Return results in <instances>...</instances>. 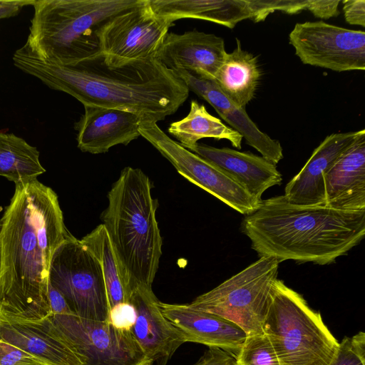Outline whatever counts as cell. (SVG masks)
Returning a JSON list of instances; mask_svg holds the SVG:
<instances>
[{
  "instance_id": "obj_1",
  "label": "cell",
  "mask_w": 365,
  "mask_h": 365,
  "mask_svg": "<svg viewBox=\"0 0 365 365\" xmlns=\"http://www.w3.org/2000/svg\"><path fill=\"white\" fill-rule=\"evenodd\" d=\"M1 222L0 313L44 319L51 260L69 232L58 195L37 179L16 183Z\"/></svg>"
},
{
  "instance_id": "obj_2",
  "label": "cell",
  "mask_w": 365,
  "mask_h": 365,
  "mask_svg": "<svg viewBox=\"0 0 365 365\" xmlns=\"http://www.w3.org/2000/svg\"><path fill=\"white\" fill-rule=\"evenodd\" d=\"M13 62L21 71L83 106L130 110L155 122L174 114L189 95L184 81L155 57L111 64L99 52L61 65L43 61L23 46L14 53Z\"/></svg>"
},
{
  "instance_id": "obj_3",
  "label": "cell",
  "mask_w": 365,
  "mask_h": 365,
  "mask_svg": "<svg viewBox=\"0 0 365 365\" xmlns=\"http://www.w3.org/2000/svg\"><path fill=\"white\" fill-rule=\"evenodd\" d=\"M241 229L259 257L324 265L364 239L365 210L299 206L279 195L262 200Z\"/></svg>"
},
{
  "instance_id": "obj_4",
  "label": "cell",
  "mask_w": 365,
  "mask_h": 365,
  "mask_svg": "<svg viewBox=\"0 0 365 365\" xmlns=\"http://www.w3.org/2000/svg\"><path fill=\"white\" fill-rule=\"evenodd\" d=\"M102 220L128 297L137 287H152L162 255L157 200L148 177L126 167L108 194Z\"/></svg>"
},
{
  "instance_id": "obj_5",
  "label": "cell",
  "mask_w": 365,
  "mask_h": 365,
  "mask_svg": "<svg viewBox=\"0 0 365 365\" xmlns=\"http://www.w3.org/2000/svg\"><path fill=\"white\" fill-rule=\"evenodd\" d=\"M140 0H34L24 46L38 58L61 65L100 52L97 31Z\"/></svg>"
},
{
  "instance_id": "obj_6",
  "label": "cell",
  "mask_w": 365,
  "mask_h": 365,
  "mask_svg": "<svg viewBox=\"0 0 365 365\" xmlns=\"http://www.w3.org/2000/svg\"><path fill=\"white\" fill-rule=\"evenodd\" d=\"M263 332L280 365H330L339 344L320 312L278 279L272 289Z\"/></svg>"
},
{
  "instance_id": "obj_7",
  "label": "cell",
  "mask_w": 365,
  "mask_h": 365,
  "mask_svg": "<svg viewBox=\"0 0 365 365\" xmlns=\"http://www.w3.org/2000/svg\"><path fill=\"white\" fill-rule=\"evenodd\" d=\"M279 262L272 257L259 259L187 305L239 326L247 335L263 334V323L277 279Z\"/></svg>"
},
{
  "instance_id": "obj_8",
  "label": "cell",
  "mask_w": 365,
  "mask_h": 365,
  "mask_svg": "<svg viewBox=\"0 0 365 365\" xmlns=\"http://www.w3.org/2000/svg\"><path fill=\"white\" fill-rule=\"evenodd\" d=\"M48 282L63 296L73 314L91 320H108L109 305L101 263L70 232L53 256Z\"/></svg>"
},
{
  "instance_id": "obj_9",
  "label": "cell",
  "mask_w": 365,
  "mask_h": 365,
  "mask_svg": "<svg viewBox=\"0 0 365 365\" xmlns=\"http://www.w3.org/2000/svg\"><path fill=\"white\" fill-rule=\"evenodd\" d=\"M49 320L81 365H151L130 330L108 320L51 314Z\"/></svg>"
},
{
  "instance_id": "obj_10",
  "label": "cell",
  "mask_w": 365,
  "mask_h": 365,
  "mask_svg": "<svg viewBox=\"0 0 365 365\" xmlns=\"http://www.w3.org/2000/svg\"><path fill=\"white\" fill-rule=\"evenodd\" d=\"M139 131L181 175L240 213L250 215L260 205L262 201L253 197L222 170L168 137L157 122L143 120Z\"/></svg>"
},
{
  "instance_id": "obj_11",
  "label": "cell",
  "mask_w": 365,
  "mask_h": 365,
  "mask_svg": "<svg viewBox=\"0 0 365 365\" xmlns=\"http://www.w3.org/2000/svg\"><path fill=\"white\" fill-rule=\"evenodd\" d=\"M171 26L153 14L148 0H140L100 26V52L111 64L155 58Z\"/></svg>"
},
{
  "instance_id": "obj_12",
  "label": "cell",
  "mask_w": 365,
  "mask_h": 365,
  "mask_svg": "<svg viewBox=\"0 0 365 365\" xmlns=\"http://www.w3.org/2000/svg\"><path fill=\"white\" fill-rule=\"evenodd\" d=\"M289 40L304 64L337 72L365 69L364 31L306 21L294 25Z\"/></svg>"
},
{
  "instance_id": "obj_13",
  "label": "cell",
  "mask_w": 365,
  "mask_h": 365,
  "mask_svg": "<svg viewBox=\"0 0 365 365\" xmlns=\"http://www.w3.org/2000/svg\"><path fill=\"white\" fill-rule=\"evenodd\" d=\"M134 308L130 331L151 365H166L177 349L187 342L184 334L163 314L152 287L140 285L131 292Z\"/></svg>"
},
{
  "instance_id": "obj_14",
  "label": "cell",
  "mask_w": 365,
  "mask_h": 365,
  "mask_svg": "<svg viewBox=\"0 0 365 365\" xmlns=\"http://www.w3.org/2000/svg\"><path fill=\"white\" fill-rule=\"evenodd\" d=\"M227 53L222 38L194 29L168 33L155 58L174 71H185L215 80Z\"/></svg>"
},
{
  "instance_id": "obj_15",
  "label": "cell",
  "mask_w": 365,
  "mask_h": 365,
  "mask_svg": "<svg viewBox=\"0 0 365 365\" xmlns=\"http://www.w3.org/2000/svg\"><path fill=\"white\" fill-rule=\"evenodd\" d=\"M364 133L365 130L362 129L327 135L299 173L287 184L284 195L286 200L299 206H324V175Z\"/></svg>"
},
{
  "instance_id": "obj_16",
  "label": "cell",
  "mask_w": 365,
  "mask_h": 365,
  "mask_svg": "<svg viewBox=\"0 0 365 365\" xmlns=\"http://www.w3.org/2000/svg\"><path fill=\"white\" fill-rule=\"evenodd\" d=\"M83 106L84 113L74 124L78 148L82 152L104 153L140 136L139 128L145 119L142 115L118 108Z\"/></svg>"
},
{
  "instance_id": "obj_17",
  "label": "cell",
  "mask_w": 365,
  "mask_h": 365,
  "mask_svg": "<svg viewBox=\"0 0 365 365\" xmlns=\"http://www.w3.org/2000/svg\"><path fill=\"white\" fill-rule=\"evenodd\" d=\"M175 72L184 81L189 91H192L209 103L218 115L264 158L274 165L283 158L279 141L261 131L249 117L245 108L239 106L225 95L214 80L185 71Z\"/></svg>"
},
{
  "instance_id": "obj_18",
  "label": "cell",
  "mask_w": 365,
  "mask_h": 365,
  "mask_svg": "<svg viewBox=\"0 0 365 365\" xmlns=\"http://www.w3.org/2000/svg\"><path fill=\"white\" fill-rule=\"evenodd\" d=\"M0 339L33 355L46 365H81L48 317L24 319L0 313Z\"/></svg>"
},
{
  "instance_id": "obj_19",
  "label": "cell",
  "mask_w": 365,
  "mask_h": 365,
  "mask_svg": "<svg viewBox=\"0 0 365 365\" xmlns=\"http://www.w3.org/2000/svg\"><path fill=\"white\" fill-rule=\"evenodd\" d=\"M163 315L184 334L187 342L217 347L237 355L246 333L235 323L187 304L160 302Z\"/></svg>"
},
{
  "instance_id": "obj_20",
  "label": "cell",
  "mask_w": 365,
  "mask_h": 365,
  "mask_svg": "<svg viewBox=\"0 0 365 365\" xmlns=\"http://www.w3.org/2000/svg\"><path fill=\"white\" fill-rule=\"evenodd\" d=\"M191 152L222 170L259 201L267 189L282 184L276 165L262 156L205 144H197Z\"/></svg>"
},
{
  "instance_id": "obj_21",
  "label": "cell",
  "mask_w": 365,
  "mask_h": 365,
  "mask_svg": "<svg viewBox=\"0 0 365 365\" xmlns=\"http://www.w3.org/2000/svg\"><path fill=\"white\" fill-rule=\"evenodd\" d=\"M324 206L365 210V133L346 150L324 177Z\"/></svg>"
},
{
  "instance_id": "obj_22",
  "label": "cell",
  "mask_w": 365,
  "mask_h": 365,
  "mask_svg": "<svg viewBox=\"0 0 365 365\" xmlns=\"http://www.w3.org/2000/svg\"><path fill=\"white\" fill-rule=\"evenodd\" d=\"M153 14L172 24L182 19L209 21L230 29L252 19L249 0H148Z\"/></svg>"
},
{
  "instance_id": "obj_23",
  "label": "cell",
  "mask_w": 365,
  "mask_h": 365,
  "mask_svg": "<svg viewBox=\"0 0 365 365\" xmlns=\"http://www.w3.org/2000/svg\"><path fill=\"white\" fill-rule=\"evenodd\" d=\"M236 43L235 48L227 53L214 81L225 95L245 108L255 96L261 72L257 58L242 49L238 38Z\"/></svg>"
},
{
  "instance_id": "obj_24",
  "label": "cell",
  "mask_w": 365,
  "mask_h": 365,
  "mask_svg": "<svg viewBox=\"0 0 365 365\" xmlns=\"http://www.w3.org/2000/svg\"><path fill=\"white\" fill-rule=\"evenodd\" d=\"M168 131L179 141L180 145L190 151L203 138L225 139L233 147L242 148V136L210 114L204 105L194 100L191 101L188 114L181 120L172 123Z\"/></svg>"
},
{
  "instance_id": "obj_25",
  "label": "cell",
  "mask_w": 365,
  "mask_h": 365,
  "mask_svg": "<svg viewBox=\"0 0 365 365\" xmlns=\"http://www.w3.org/2000/svg\"><path fill=\"white\" fill-rule=\"evenodd\" d=\"M34 146L14 133L0 132V176L15 184L37 179L46 172Z\"/></svg>"
},
{
  "instance_id": "obj_26",
  "label": "cell",
  "mask_w": 365,
  "mask_h": 365,
  "mask_svg": "<svg viewBox=\"0 0 365 365\" xmlns=\"http://www.w3.org/2000/svg\"><path fill=\"white\" fill-rule=\"evenodd\" d=\"M80 240L101 263L107 291L109 312L120 304L128 303V297L104 225H98Z\"/></svg>"
},
{
  "instance_id": "obj_27",
  "label": "cell",
  "mask_w": 365,
  "mask_h": 365,
  "mask_svg": "<svg viewBox=\"0 0 365 365\" xmlns=\"http://www.w3.org/2000/svg\"><path fill=\"white\" fill-rule=\"evenodd\" d=\"M237 365H280L276 352L263 333L247 335L236 355Z\"/></svg>"
},
{
  "instance_id": "obj_28",
  "label": "cell",
  "mask_w": 365,
  "mask_h": 365,
  "mask_svg": "<svg viewBox=\"0 0 365 365\" xmlns=\"http://www.w3.org/2000/svg\"><path fill=\"white\" fill-rule=\"evenodd\" d=\"M330 365H365V334L345 336L339 344Z\"/></svg>"
},
{
  "instance_id": "obj_29",
  "label": "cell",
  "mask_w": 365,
  "mask_h": 365,
  "mask_svg": "<svg viewBox=\"0 0 365 365\" xmlns=\"http://www.w3.org/2000/svg\"><path fill=\"white\" fill-rule=\"evenodd\" d=\"M309 0H250L255 22L264 21L269 14L281 11L292 14L306 9Z\"/></svg>"
},
{
  "instance_id": "obj_30",
  "label": "cell",
  "mask_w": 365,
  "mask_h": 365,
  "mask_svg": "<svg viewBox=\"0 0 365 365\" xmlns=\"http://www.w3.org/2000/svg\"><path fill=\"white\" fill-rule=\"evenodd\" d=\"M33 363L44 364L33 355L0 339V365H24Z\"/></svg>"
},
{
  "instance_id": "obj_31",
  "label": "cell",
  "mask_w": 365,
  "mask_h": 365,
  "mask_svg": "<svg viewBox=\"0 0 365 365\" xmlns=\"http://www.w3.org/2000/svg\"><path fill=\"white\" fill-rule=\"evenodd\" d=\"M135 319V310L130 303L120 304L109 312L108 321L119 329L130 331Z\"/></svg>"
},
{
  "instance_id": "obj_32",
  "label": "cell",
  "mask_w": 365,
  "mask_h": 365,
  "mask_svg": "<svg viewBox=\"0 0 365 365\" xmlns=\"http://www.w3.org/2000/svg\"><path fill=\"white\" fill-rule=\"evenodd\" d=\"M192 365H237L233 354L217 347H209Z\"/></svg>"
},
{
  "instance_id": "obj_33",
  "label": "cell",
  "mask_w": 365,
  "mask_h": 365,
  "mask_svg": "<svg viewBox=\"0 0 365 365\" xmlns=\"http://www.w3.org/2000/svg\"><path fill=\"white\" fill-rule=\"evenodd\" d=\"M340 0H309L306 9L315 17L328 19L339 16Z\"/></svg>"
},
{
  "instance_id": "obj_34",
  "label": "cell",
  "mask_w": 365,
  "mask_h": 365,
  "mask_svg": "<svg viewBox=\"0 0 365 365\" xmlns=\"http://www.w3.org/2000/svg\"><path fill=\"white\" fill-rule=\"evenodd\" d=\"M346 21L351 25L365 26V1L344 0L341 1Z\"/></svg>"
},
{
  "instance_id": "obj_35",
  "label": "cell",
  "mask_w": 365,
  "mask_h": 365,
  "mask_svg": "<svg viewBox=\"0 0 365 365\" xmlns=\"http://www.w3.org/2000/svg\"><path fill=\"white\" fill-rule=\"evenodd\" d=\"M48 294L51 314H73L63 296L49 282Z\"/></svg>"
},
{
  "instance_id": "obj_36",
  "label": "cell",
  "mask_w": 365,
  "mask_h": 365,
  "mask_svg": "<svg viewBox=\"0 0 365 365\" xmlns=\"http://www.w3.org/2000/svg\"><path fill=\"white\" fill-rule=\"evenodd\" d=\"M34 0H0V19L16 16L25 6L32 5Z\"/></svg>"
},
{
  "instance_id": "obj_37",
  "label": "cell",
  "mask_w": 365,
  "mask_h": 365,
  "mask_svg": "<svg viewBox=\"0 0 365 365\" xmlns=\"http://www.w3.org/2000/svg\"><path fill=\"white\" fill-rule=\"evenodd\" d=\"M24 365H45V364H39V363H33V364H24Z\"/></svg>"
},
{
  "instance_id": "obj_38",
  "label": "cell",
  "mask_w": 365,
  "mask_h": 365,
  "mask_svg": "<svg viewBox=\"0 0 365 365\" xmlns=\"http://www.w3.org/2000/svg\"><path fill=\"white\" fill-rule=\"evenodd\" d=\"M1 219H0V230H1Z\"/></svg>"
},
{
  "instance_id": "obj_39",
  "label": "cell",
  "mask_w": 365,
  "mask_h": 365,
  "mask_svg": "<svg viewBox=\"0 0 365 365\" xmlns=\"http://www.w3.org/2000/svg\"><path fill=\"white\" fill-rule=\"evenodd\" d=\"M0 269H1V257H0Z\"/></svg>"
}]
</instances>
